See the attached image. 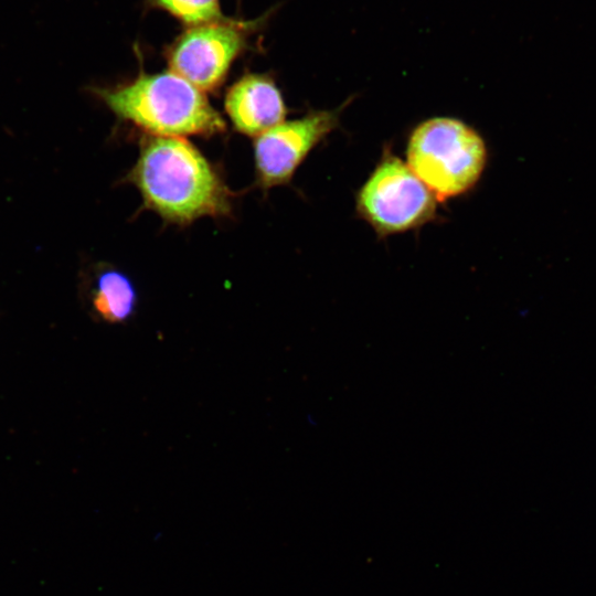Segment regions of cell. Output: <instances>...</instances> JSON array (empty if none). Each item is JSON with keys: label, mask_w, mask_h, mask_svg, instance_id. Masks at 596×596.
<instances>
[{"label": "cell", "mask_w": 596, "mask_h": 596, "mask_svg": "<svg viewBox=\"0 0 596 596\" xmlns=\"http://www.w3.org/2000/svg\"><path fill=\"white\" fill-rule=\"evenodd\" d=\"M486 160L482 138L455 118L423 121L408 140L407 166L439 201L471 189Z\"/></svg>", "instance_id": "3"}, {"label": "cell", "mask_w": 596, "mask_h": 596, "mask_svg": "<svg viewBox=\"0 0 596 596\" xmlns=\"http://www.w3.org/2000/svg\"><path fill=\"white\" fill-rule=\"evenodd\" d=\"M138 296L128 276L118 269L99 273L93 295L96 312L107 322H124L136 311Z\"/></svg>", "instance_id": "8"}, {"label": "cell", "mask_w": 596, "mask_h": 596, "mask_svg": "<svg viewBox=\"0 0 596 596\" xmlns=\"http://www.w3.org/2000/svg\"><path fill=\"white\" fill-rule=\"evenodd\" d=\"M93 92L119 119L151 136H211L226 128L205 94L170 70L151 74L140 64L131 82Z\"/></svg>", "instance_id": "2"}, {"label": "cell", "mask_w": 596, "mask_h": 596, "mask_svg": "<svg viewBox=\"0 0 596 596\" xmlns=\"http://www.w3.org/2000/svg\"><path fill=\"white\" fill-rule=\"evenodd\" d=\"M341 109L310 111L256 137L257 183L264 189L288 183L312 148L338 126Z\"/></svg>", "instance_id": "6"}, {"label": "cell", "mask_w": 596, "mask_h": 596, "mask_svg": "<svg viewBox=\"0 0 596 596\" xmlns=\"http://www.w3.org/2000/svg\"><path fill=\"white\" fill-rule=\"evenodd\" d=\"M266 22L225 18L185 26L164 49L169 70L200 91L212 92L225 81L235 60L249 50L252 35Z\"/></svg>", "instance_id": "4"}, {"label": "cell", "mask_w": 596, "mask_h": 596, "mask_svg": "<svg viewBox=\"0 0 596 596\" xmlns=\"http://www.w3.org/2000/svg\"><path fill=\"white\" fill-rule=\"evenodd\" d=\"M128 180L145 206L170 223L223 216L232 209V192L220 173L182 137H145Z\"/></svg>", "instance_id": "1"}, {"label": "cell", "mask_w": 596, "mask_h": 596, "mask_svg": "<svg viewBox=\"0 0 596 596\" xmlns=\"http://www.w3.org/2000/svg\"><path fill=\"white\" fill-rule=\"evenodd\" d=\"M148 9L161 10L185 26H194L225 19L220 0H145Z\"/></svg>", "instance_id": "9"}, {"label": "cell", "mask_w": 596, "mask_h": 596, "mask_svg": "<svg viewBox=\"0 0 596 596\" xmlns=\"http://www.w3.org/2000/svg\"><path fill=\"white\" fill-rule=\"evenodd\" d=\"M225 111L243 135L258 137L284 121L286 106L273 77L246 72L227 89Z\"/></svg>", "instance_id": "7"}, {"label": "cell", "mask_w": 596, "mask_h": 596, "mask_svg": "<svg viewBox=\"0 0 596 596\" xmlns=\"http://www.w3.org/2000/svg\"><path fill=\"white\" fill-rule=\"evenodd\" d=\"M437 199L407 163L391 152L360 189L356 211L380 236L416 228L436 213Z\"/></svg>", "instance_id": "5"}]
</instances>
